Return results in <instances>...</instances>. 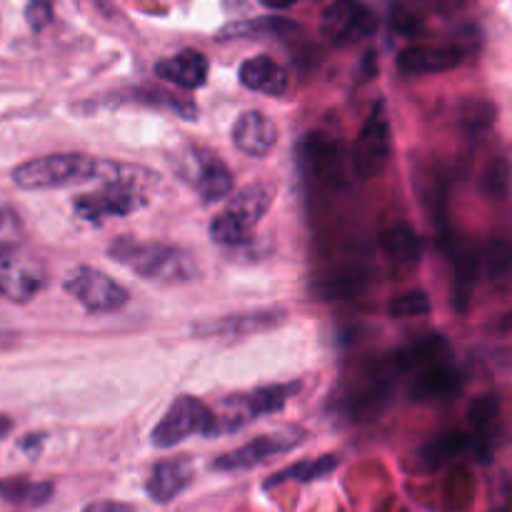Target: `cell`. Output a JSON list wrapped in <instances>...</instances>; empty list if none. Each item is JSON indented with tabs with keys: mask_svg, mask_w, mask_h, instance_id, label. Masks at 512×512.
Returning <instances> with one entry per match:
<instances>
[{
	"mask_svg": "<svg viewBox=\"0 0 512 512\" xmlns=\"http://www.w3.org/2000/svg\"><path fill=\"white\" fill-rule=\"evenodd\" d=\"M98 178L103 180V185L95 193L78 195L73 200L78 218L98 225L105 218H125L148 205V193H145V183L150 180L148 170L100 160Z\"/></svg>",
	"mask_w": 512,
	"mask_h": 512,
	"instance_id": "1",
	"label": "cell"
},
{
	"mask_svg": "<svg viewBox=\"0 0 512 512\" xmlns=\"http://www.w3.org/2000/svg\"><path fill=\"white\" fill-rule=\"evenodd\" d=\"M108 255L110 260L133 270L138 278L155 280V283L178 285L188 283L198 275L195 260L183 248H175V245L118 238L110 243Z\"/></svg>",
	"mask_w": 512,
	"mask_h": 512,
	"instance_id": "2",
	"label": "cell"
},
{
	"mask_svg": "<svg viewBox=\"0 0 512 512\" xmlns=\"http://www.w3.org/2000/svg\"><path fill=\"white\" fill-rule=\"evenodd\" d=\"M275 190L268 183H248L233 195L223 213L210 220V238L223 248H240L255 238V228L273 205Z\"/></svg>",
	"mask_w": 512,
	"mask_h": 512,
	"instance_id": "3",
	"label": "cell"
},
{
	"mask_svg": "<svg viewBox=\"0 0 512 512\" xmlns=\"http://www.w3.org/2000/svg\"><path fill=\"white\" fill-rule=\"evenodd\" d=\"M303 383H283V385H265V388L253 390V393L243 395H230L215 410H210V425H208V438L215 435H228L235 430L245 428L253 420L263 418V415L275 413L283 408Z\"/></svg>",
	"mask_w": 512,
	"mask_h": 512,
	"instance_id": "4",
	"label": "cell"
},
{
	"mask_svg": "<svg viewBox=\"0 0 512 512\" xmlns=\"http://www.w3.org/2000/svg\"><path fill=\"white\" fill-rule=\"evenodd\" d=\"M100 160L80 153H58L33 158L13 170V183L23 190L68 188L98 178Z\"/></svg>",
	"mask_w": 512,
	"mask_h": 512,
	"instance_id": "5",
	"label": "cell"
},
{
	"mask_svg": "<svg viewBox=\"0 0 512 512\" xmlns=\"http://www.w3.org/2000/svg\"><path fill=\"white\" fill-rule=\"evenodd\" d=\"M175 170L190 188H195L203 203H218L228 198L235 188L233 170L225 165V160L213 150L198 148V145L185 148L175 158Z\"/></svg>",
	"mask_w": 512,
	"mask_h": 512,
	"instance_id": "6",
	"label": "cell"
},
{
	"mask_svg": "<svg viewBox=\"0 0 512 512\" xmlns=\"http://www.w3.org/2000/svg\"><path fill=\"white\" fill-rule=\"evenodd\" d=\"M393 155V133H390L388 115H385V105H375L373 113L360 128L358 138L353 145V168L363 180L378 178L390 163Z\"/></svg>",
	"mask_w": 512,
	"mask_h": 512,
	"instance_id": "7",
	"label": "cell"
},
{
	"mask_svg": "<svg viewBox=\"0 0 512 512\" xmlns=\"http://www.w3.org/2000/svg\"><path fill=\"white\" fill-rule=\"evenodd\" d=\"M45 265L18 245L0 248V295L10 303H30L43 290Z\"/></svg>",
	"mask_w": 512,
	"mask_h": 512,
	"instance_id": "8",
	"label": "cell"
},
{
	"mask_svg": "<svg viewBox=\"0 0 512 512\" xmlns=\"http://www.w3.org/2000/svg\"><path fill=\"white\" fill-rule=\"evenodd\" d=\"M63 288L83 305L88 313H118L120 308L128 305V290L98 268L80 265L65 278Z\"/></svg>",
	"mask_w": 512,
	"mask_h": 512,
	"instance_id": "9",
	"label": "cell"
},
{
	"mask_svg": "<svg viewBox=\"0 0 512 512\" xmlns=\"http://www.w3.org/2000/svg\"><path fill=\"white\" fill-rule=\"evenodd\" d=\"M210 425V408L203 400L193 398V395H180L173 400L168 413L163 415L153 430V445L160 450H168L180 445L183 440L193 438L198 433H208Z\"/></svg>",
	"mask_w": 512,
	"mask_h": 512,
	"instance_id": "10",
	"label": "cell"
},
{
	"mask_svg": "<svg viewBox=\"0 0 512 512\" xmlns=\"http://www.w3.org/2000/svg\"><path fill=\"white\" fill-rule=\"evenodd\" d=\"M303 440L305 430L300 428H283L278 430V433L260 435V438H253L250 443H245L243 448L220 455L213 463V468L218 470V473H240V470L255 468V465L265 463V460L275 458V455L290 453V450L298 448Z\"/></svg>",
	"mask_w": 512,
	"mask_h": 512,
	"instance_id": "11",
	"label": "cell"
},
{
	"mask_svg": "<svg viewBox=\"0 0 512 512\" xmlns=\"http://www.w3.org/2000/svg\"><path fill=\"white\" fill-rule=\"evenodd\" d=\"M375 30V15L355 0H335L323 13V33L333 45H353Z\"/></svg>",
	"mask_w": 512,
	"mask_h": 512,
	"instance_id": "12",
	"label": "cell"
},
{
	"mask_svg": "<svg viewBox=\"0 0 512 512\" xmlns=\"http://www.w3.org/2000/svg\"><path fill=\"white\" fill-rule=\"evenodd\" d=\"M233 143L250 158H265L278 143V128L260 110H245L233 125Z\"/></svg>",
	"mask_w": 512,
	"mask_h": 512,
	"instance_id": "13",
	"label": "cell"
},
{
	"mask_svg": "<svg viewBox=\"0 0 512 512\" xmlns=\"http://www.w3.org/2000/svg\"><path fill=\"white\" fill-rule=\"evenodd\" d=\"M190 483H193V463H190V458H165L150 470L145 493L150 495V500L165 505L173 503Z\"/></svg>",
	"mask_w": 512,
	"mask_h": 512,
	"instance_id": "14",
	"label": "cell"
},
{
	"mask_svg": "<svg viewBox=\"0 0 512 512\" xmlns=\"http://www.w3.org/2000/svg\"><path fill=\"white\" fill-rule=\"evenodd\" d=\"M463 53L455 45H410L398 55V68L405 75H430L458 68Z\"/></svg>",
	"mask_w": 512,
	"mask_h": 512,
	"instance_id": "15",
	"label": "cell"
},
{
	"mask_svg": "<svg viewBox=\"0 0 512 512\" xmlns=\"http://www.w3.org/2000/svg\"><path fill=\"white\" fill-rule=\"evenodd\" d=\"M208 58H205L200 50L193 48H185L180 50L178 55L173 58H165L155 65V75L168 83L178 85L183 90H195V88H203L205 80H208Z\"/></svg>",
	"mask_w": 512,
	"mask_h": 512,
	"instance_id": "16",
	"label": "cell"
},
{
	"mask_svg": "<svg viewBox=\"0 0 512 512\" xmlns=\"http://www.w3.org/2000/svg\"><path fill=\"white\" fill-rule=\"evenodd\" d=\"M240 83L245 88L255 90V93L278 98L288 90L290 78L278 60H273L270 55H255V58H248L240 65Z\"/></svg>",
	"mask_w": 512,
	"mask_h": 512,
	"instance_id": "17",
	"label": "cell"
},
{
	"mask_svg": "<svg viewBox=\"0 0 512 512\" xmlns=\"http://www.w3.org/2000/svg\"><path fill=\"white\" fill-rule=\"evenodd\" d=\"M380 245L388 253V258H393L395 263H418L420 255H423V243H420L418 233H415L410 225L400 223L393 225L390 230H385L383 238H380Z\"/></svg>",
	"mask_w": 512,
	"mask_h": 512,
	"instance_id": "18",
	"label": "cell"
},
{
	"mask_svg": "<svg viewBox=\"0 0 512 512\" xmlns=\"http://www.w3.org/2000/svg\"><path fill=\"white\" fill-rule=\"evenodd\" d=\"M340 465L338 455H320V458L313 460H300V463L290 465V468L280 470L278 475L265 480V488H275L280 483H288V480H295V483H313V480L325 478V475L333 473L335 468Z\"/></svg>",
	"mask_w": 512,
	"mask_h": 512,
	"instance_id": "19",
	"label": "cell"
},
{
	"mask_svg": "<svg viewBox=\"0 0 512 512\" xmlns=\"http://www.w3.org/2000/svg\"><path fill=\"white\" fill-rule=\"evenodd\" d=\"M455 388H458V373L450 365L433 360V365L425 373H420L418 383H415V398H443V395L453 393Z\"/></svg>",
	"mask_w": 512,
	"mask_h": 512,
	"instance_id": "20",
	"label": "cell"
},
{
	"mask_svg": "<svg viewBox=\"0 0 512 512\" xmlns=\"http://www.w3.org/2000/svg\"><path fill=\"white\" fill-rule=\"evenodd\" d=\"M0 498L15 505L38 508V505H45L53 498V485L30 483V480H3L0 483Z\"/></svg>",
	"mask_w": 512,
	"mask_h": 512,
	"instance_id": "21",
	"label": "cell"
},
{
	"mask_svg": "<svg viewBox=\"0 0 512 512\" xmlns=\"http://www.w3.org/2000/svg\"><path fill=\"white\" fill-rule=\"evenodd\" d=\"M273 313H255L248 318H225L220 323H210V335H233V333H253V330H265L278 323Z\"/></svg>",
	"mask_w": 512,
	"mask_h": 512,
	"instance_id": "22",
	"label": "cell"
},
{
	"mask_svg": "<svg viewBox=\"0 0 512 512\" xmlns=\"http://www.w3.org/2000/svg\"><path fill=\"white\" fill-rule=\"evenodd\" d=\"M430 310V298L423 290H410V293L398 295L390 300L388 313L393 318H415V315H425Z\"/></svg>",
	"mask_w": 512,
	"mask_h": 512,
	"instance_id": "23",
	"label": "cell"
},
{
	"mask_svg": "<svg viewBox=\"0 0 512 512\" xmlns=\"http://www.w3.org/2000/svg\"><path fill=\"white\" fill-rule=\"evenodd\" d=\"M255 30H265L268 35L270 33L283 35V33H290V30H295V25L288 23V20H280V18L258 20V23H238V25H230V28H225L220 38H243V35H253Z\"/></svg>",
	"mask_w": 512,
	"mask_h": 512,
	"instance_id": "24",
	"label": "cell"
},
{
	"mask_svg": "<svg viewBox=\"0 0 512 512\" xmlns=\"http://www.w3.org/2000/svg\"><path fill=\"white\" fill-rule=\"evenodd\" d=\"M508 178H510L508 160H505V158L495 160V163L488 168V173H485L483 190L488 195H493V198L503 200L505 195H508Z\"/></svg>",
	"mask_w": 512,
	"mask_h": 512,
	"instance_id": "25",
	"label": "cell"
},
{
	"mask_svg": "<svg viewBox=\"0 0 512 512\" xmlns=\"http://www.w3.org/2000/svg\"><path fill=\"white\" fill-rule=\"evenodd\" d=\"M23 238V220L8 205H0V248L18 245Z\"/></svg>",
	"mask_w": 512,
	"mask_h": 512,
	"instance_id": "26",
	"label": "cell"
},
{
	"mask_svg": "<svg viewBox=\"0 0 512 512\" xmlns=\"http://www.w3.org/2000/svg\"><path fill=\"white\" fill-rule=\"evenodd\" d=\"M135 98L145 100V103L170 105V108H173L178 115H183V118H195V115H198V113H195V105L193 103H183V100H178V98H170V95L165 93V90H160V88L140 90V93L135 95Z\"/></svg>",
	"mask_w": 512,
	"mask_h": 512,
	"instance_id": "27",
	"label": "cell"
},
{
	"mask_svg": "<svg viewBox=\"0 0 512 512\" xmlns=\"http://www.w3.org/2000/svg\"><path fill=\"white\" fill-rule=\"evenodd\" d=\"M495 415H498V400L493 395H485V398L475 400L470 405V423H473V428H488L495 420Z\"/></svg>",
	"mask_w": 512,
	"mask_h": 512,
	"instance_id": "28",
	"label": "cell"
},
{
	"mask_svg": "<svg viewBox=\"0 0 512 512\" xmlns=\"http://www.w3.org/2000/svg\"><path fill=\"white\" fill-rule=\"evenodd\" d=\"M25 20L33 30H43L53 20V0H28L25 5Z\"/></svg>",
	"mask_w": 512,
	"mask_h": 512,
	"instance_id": "29",
	"label": "cell"
},
{
	"mask_svg": "<svg viewBox=\"0 0 512 512\" xmlns=\"http://www.w3.org/2000/svg\"><path fill=\"white\" fill-rule=\"evenodd\" d=\"M43 443H45V435L35 433V435H30V438H25L23 443H20V448H23L25 455H30V458H38L40 445H43Z\"/></svg>",
	"mask_w": 512,
	"mask_h": 512,
	"instance_id": "30",
	"label": "cell"
},
{
	"mask_svg": "<svg viewBox=\"0 0 512 512\" xmlns=\"http://www.w3.org/2000/svg\"><path fill=\"white\" fill-rule=\"evenodd\" d=\"M298 0H260V5H265L268 10H285V8H293Z\"/></svg>",
	"mask_w": 512,
	"mask_h": 512,
	"instance_id": "31",
	"label": "cell"
},
{
	"mask_svg": "<svg viewBox=\"0 0 512 512\" xmlns=\"http://www.w3.org/2000/svg\"><path fill=\"white\" fill-rule=\"evenodd\" d=\"M10 428H13V423H10V418H3V415H0V440H3L5 435L10 433Z\"/></svg>",
	"mask_w": 512,
	"mask_h": 512,
	"instance_id": "32",
	"label": "cell"
}]
</instances>
